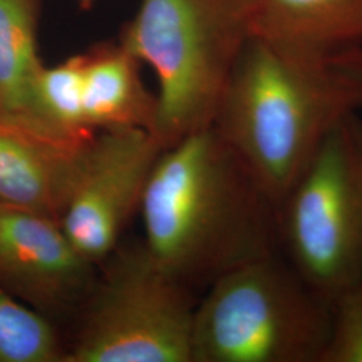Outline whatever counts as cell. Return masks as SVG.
<instances>
[{
    "instance_id": "1",
    "label": "cell",
    "mask_w": 362,
    "mask_h": 362,
    "mask_svg": "<svg viewBox=\"0 0 362 362\" xmlns=\"http://www.w3.org/2000/svg\"><path fill=\"white\" fill-rule=\"evenodd\" d=\"M140 215L144 245L189 290L279 251L275 204L214 127L163 151Z\"/></svg>"
},
{
    "instance_id": "2",
    "label": "cell",
    "mask_w": 362,
    "mask_h": 362,
    "mask_svg": "<svg viewBox=\"0 0 362 362\" xmlns=\"http://www.w3.org/2000/svg\"><path fill=\"white\" fill-rule=\"evenodd\" d=\"M362 107V83L334 55L252 35L214 128L278 208L327 134Z\"/></svg>"
},
{
    "instance_id": "3",
    "label": "cell",
    "mask_w": 362,
    "mask_h": 362,
    "mask_svg": "<svg viewBox=\"0 0 362 362\" xmlns=\"http://www.w3.org/2000/svg\"><path fill=\"white\" fill-rule=\"evenodd\" d=\"M260 0H140L119 42L158 81L151 133L165 149L211 128Z\"/></svg>"
},
{
    "instance_id": "4",
    "label": "cell",
    "mask_w": 362,
    "mask_h": 362,
    "mask_svg": "<svg viewBox=\"0 0 362 362\" xmlns=\"http://www.w3.org/2000/svg\"><path fill=\"white\" fill-rule=\"evenodd\" d=\"M332 310L281 251L248 260L194 306L191 362H321Z\"/></svg>"
},
{
    "instance_id": "5",
    "label": "cell",
    "mask_w": 362,
    "mask_h": 362,
    "mask_svg": "<svg viewBox=\"0 0 362 362\" xmlns=\"http://www.w3.org/2000/svg\"><path fill=\"white\" fill-rule=\"evenodd\" d=\"M64 362H191L192 290L141 243L101 263Z\"/></svg>"
},
{
    "instance_id": "6",
    "label": "cell",
    "mask_w": 362,
    "mask_h": 362,
    "mask_svg": "<svg viewBox=\"0 0 362 362\" xmlns=\"http://www.w3.org/2000/svg\"><path fill=\"white\" fill-rule=\"evenodd\" d=\"M279 251L333 303L362 284V121L327 134L276 208Z\"/></svg>"
},
{
    "instance_id": "7",
    "label": "cell",
    "mask_w": 362,
    "mask_h": 362,
    "mask_svg": "<svg viewBox=\"0 0 362 362\" xmlns=\"http://www.w3.org/2000/svg\"><path fill=\"white\" fill-rule=\"evenodd\" d=\"M165 148L149 130H100L86 148L83 165L61 226L78 251L101 266L139 212L156 163Z\"/></svg>"
},
{
    "instance_id": "8",
    "label": "cell",
    "mask_w": 362,
    "mask_h": 362,
    "mask_svg": "<svg viewBox=\"0 0 362 362\" xmlns=\"http://www.w3.org/2000/svg\"><path fill=\"white\" fill-rule=\"evenodd\" d=\"M61 221L0 203V286L54 324L77 317L97 279Z\"/></svg>"
},
{
    "instance_id": "9",
    "label": "cell",
    "mask_w": 362,
    "mask_h": 362,
    "mask_svg": "<svg viewBox=\"0 0 362 362\" xmlns=\"http://www.w3.org/2000/svg\"><path fill=\"white\" fill-rule=\"evenodd\" d=\"M89 143H64L0 121V203L61 220Z\"/></svg>"
},
{
    "instance_id": "10",
    "label": "cell",
    "mask_w": 362,
    "mask_h": 362,
    "mask_svg": "<svg viewBox=\"0 0 362 362\" xmlns=\"http://www.w3.org/2000/svg\"><path fill=\"white\" fill-rule=\"evenodd\" d=\"M83 110L91 132L152 130L156 95L144 85L141 62L118 40L82 52Z\"/></svg>"
},
{
    "instance_id": "11",
    "label": "cell",
    "mask_w": 362,
    "mask_h": 362,
    "mask_svg": "<svg viewBox=\"0 0 362 362\" xmlns=\"http://www.w3.org/2000/svg\"><path fill=\"white\" fill-rule=\"evenodd\" d=\"M252 35L325 55L362 47V0H260Z\"/></svg>"
},
{
    "instance_id": "12",
    "label": "cell",
    "mask_w": 362,
    "mask_h": 362,
    "mask_svg": "<svg viewBox=\"0 0 362 362\" xmlns=\"http://www.w3.org/2000/svg\"><path fill=\"white\" fill-rule=\"evenodd\" d=\"M40 11L42 0H0V121L49 137L37 100L45 67L38 50Z\"/></svg>"
},
{
    "instance_id": "13",
    "label": "cell",
    "mask_w": 362,
    "mask_h": 362,
    "mask_svg": "<svg viewBox=\"0 0 362 362\" xmlns=\"http://www.w3.org/2000/svg\"><path fill=\"white\" fill-rule=\"evenodd\" d=\"M38 113L43 132L58 141L86 144L95 136L83 110L82 55L45 66L37 88Z\"/></svg>"
},
{
    "instance_id": "14",
    "label": "cell",
    "mask_w": 362,
    "mask_h": 362,
    "mask_svg": "<svg viewBox=\"0 0 362 362\" xmlns=\"http://www.w3.org/2000/svg\"><path fill=\"white\" fill-rule=\"evenodd\" d=\"M57 325L0 286V362H64Z\"/></svg>"
},
{
    "instance_id": "15",
    "label": "cell",
    "mask_w": 362,
    "mask_h": 362,
    "mask_svg": "<svg viewBox=\"0 0 362 362\" xmlns=\"http://www.w3.org/2000/svg\"><path fill=\"white\" fill-rule=\"evenodd\" d=\"M330 334L321 362H362V284L332 303Z\"/></svg>"
},
{
    "instance_id": "16",
    "label": "cell",
    "mask_w": 362,
    "mask_h": 362,
    "mask_svg": "<svg viewBox=\"0 0 362 362\" xmlns=\"http://www.w3.org/2000/svg\"><path fill=\"white\" fill-rule=\"evenodd\" d=\"M336 61L346 74L362 83V47L337 54Z\"/></svg>"
},
{
    "instance_id": "17",
    "label": "cell",
    "mask_w": 362,
    "mask_h": 362,
    "mask_svg": "<svg viewBox=\"0 0 362 362\" xmlns=\"http://www.w3.org/2000/svg\"><path fill=\"white\" fill-rule=\"evenodd\" d=\"M82 10H90L95 0H76Z\"/></svg>"
}]
</instances>
